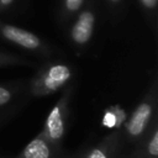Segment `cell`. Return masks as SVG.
<instances>
[{"instance_id":"cell-7","label":"cell","mask_w":158,"mask_h":158,"mask_svg":"<svg viewBox=\"0 0 158 158\" xmlns=\"http://www.w3.org/2000/svg\"><path fill=\"white\" fill-rule=\"evenodd\" d=\"M118 157V137L116 135L106 137L98 146L88 149L80 158H117Z\"/></svg>"},{"instance_id":"cell-8","label":"cell","mask_w":158,"mask_h":158,"mask_svg":"<svg viewBox=\"0 0 158 158\" xmlns=\"http://www.w3.org/2000/svg\"><path fill=\"white\" fill-rule=\"evenodd\" d=\"M132 158H158V128L153 127L147 139L135 151Z\"/></svg>"},{"instance_id":"cell-6","label":"cell","mask_w":158,"mask_h":158,"mask_svg":"<svg viewBox=\"0 0 158 158\" xmlns=\"http://www.w3.org/2000/svg\"><path fill=\"white\" fill-rule=\"evenodd\" d=\"M94 21H95V17L90 11H83L79 15L70 32L72 38L75 43L83 44L90 40L93 28H94Z\"/></svg>"},{"instance_id":"cell-10","label":"cell","mask_w":158,"mask_h":158,"mask_svg":"<svg viewBox=\"0 0 158 158\" xmlns=\"http://www.w3.org/2000/svg\"><path fill=\"white\" fill-rule=\"evenodd\" d=\"M83 1L84 0H65V7L69 11H75V10L80 9Z\"/></svg>"},{"instance_id":"cell-9","label":"cell","mask_w":158,"mask_h":158,"mask_svg":"<svg viewBox=\"0 0 158 158\" xmlns=\"http://www.w3.org/2000/svg\"><path fill=\"white\" fill-rule=\"evenodd\" d=\"M11 98H12L11 91L9 89H6V88H4V86L0 85V106L7 104L11 100Z\"/></svg>"},{"instance_id":"cell-1","label":"cell","mask_w":158,"mask_h":158,"mask_svg":"<svg viewBox=\"0 0 158 158\" xmlns=\"http://www.w3.org/2000/svg\"><path fill=\"white\" fill-rule=\"evenodd\" d=\"M72 77V70L68 65L56 64L49 67L32 85V93L37 96H43L57 91Z\"/></svg>"},{"instance_id":"cell-4","label":"cell","mask_w":158,"mask_h":158,"mask_svg":"<svg viewBox=\"0 0 158 158\" xmlns=\"http://www.w3.org/2000/svg\"><path fill=\"white\" fill-rule=\"evenodd\" d=\"M16 158H68L62 147L47 141L41 133L31 139Z\"/></svg>"},{"instance_id":"cell-15","label":"cell","mask_w":158,"mask_h":158,"mask_svg":"<svg viewBox=\"0 0 158 158\" xmlns=\"http://www.w3.org/2000/svg\"><path fill=\"white\" fill-rule=\"evenodd\" d=\"M117 158H123V157H117Z\"/></svg>"},{"instance_id":"cell-3","label":"cell","mask_w":158,"mask_h":158,"mask_svg":"<svg viewBox=\"0 0 158 158\" xmlns=\"http://www.w3.org/2000/svg\"><path fill=\"white\" fill-rule=\"evenodd\" d=\"M152 115L153 105L149 101H143L135 109V111L125 123V132L128 141L136 142L144 136Z\"/></svg>"},{"instance_id":"cell-2","label":"cell","mask_w":158,"mask_h":158,"mask_svg":"<svg viewBox=\"0 0 158 158\" xmlns=\"http://www.w3.org/2000/svg\"><path fill=\"white\" fill-rule=\"evenodd\" d=\"M65 111L67 104L65 100L62 99L49 111L43 130L40 132L47 141L59 147L65 133Z\"/></svg>"},{"instance_id":"cell-12","label":"cell","mask_w":158,"mask_h":158,"mask_svg":"<svg viewBox=\"0 0 158 158\" xmlns=\"http://www.w3.org/2000/svg\"><path fill=\"white\" fill-rule=\"evenodd\" d=\"M10 62H12V58H11V57H9V56H6V54L0 53V64L10 63Z\"/></svg>"},{"instance_id":"cell-14","label":"cell","mask_w":158,"mask_h":158,"mask_svg":"<svg viewBox=\"0 0 158 158\" xmlns=\"http://www.w3.org/2000/svg\"><path fill=\"white\" fill-rule=\"evenodd\" d=\"M110 1H112V2H117V1H120V0H110Z\"/></svg>"},{"instance_id":"cell-5","label":"cell","mask_w":158,"mask_h":158,"mask_svg":"<svg viewBox=\"0 0 158 158\" xmlns=\"http://www.w3.org/2000/svg\"><path fill=\"white\" fill-rule=\"evenodd\" d=\"M1 33L6 40L27 49H36L41 46V41L36 35L16 26L4 25L1 26Z\"/></svg>"},{"instance_id":"cell-13","label":"cell","mask_w":158,"mask_h":158,"mask_svg":"<svg viewBox=\"0 0 158 158\" xmlns=\"http://www.w3.org/2000/svg\"><path fill=\"white\" fill-rule=\"evenodd\" d=\"M12 1H14V0H0V4H1L2 6H6V5H10Z\"/></svg>"},{"instance_id":"cell-11","label":"cell","mask_w":158,"mask_h":158,"mask_svg":"<svg viewBox=\"0 0 158 158\" xmlns=\"http://www.w3.org/2000/svg\"><path fill=\"white\" fill-rule=\"evenodd\" d=\"M158 0H141V2L143 4V6H146L147 9H153L156 7Z\"/></svg>"}]
</instances>
